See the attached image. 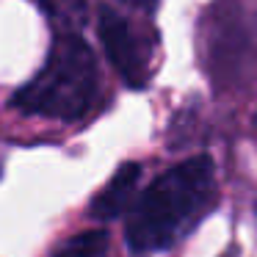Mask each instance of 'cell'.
Listing matches in <instances>:
<instances>
[{"label":"cell","mask_w":257,"mask_h":257,"mask_svg":"<svg viewBox=\"0 0 257 257\" xmlns=\"http://www.w3.org/2000/svg\"><path fill=\"white\" fill-rule=\"evenodd\" d=\"M141 177V166L139 163H124V166L116 169L108 185L94 196L91 202V218L94 221H113L119 218L124 210H127L130 199H133V191H136V183Z\"/></svg>","instance_id":"obj_4"},{"label":"cell","mask_w":257,"mask_h":257,"mask_svg":"<svg viewBox=\"0 0 257 257\" xmlns=\"http://www.w3.org/2000/svg\"><path fill=\"white\" fill-rule=\"evenodd\" d=\"M100 42L105 47L108 61L116 67L122 80L130 89H144L150 80L152 67H150V47L144 45L139 34L127 25L124 14H119L113 6L100 9V25H97Z\"/></svg>","instance_id":"obj_3"},{"label":"cell","mask_w":257,"mask_h":257,"mask_svg":"<svg viewBox=\"0 0 257 257\" xmlns=\"http://www.w3.org/2000/svg\"><path fill=\"white\" fill-rule=\"evenodd\" d=\"M56 257H108V235L102 229L80 232Z\"/></svg>","instance_id":"obj_6"},{"label":"cell","mask_w":257,"mask_h":257,"mask_svg":"<svg viewBox=\"0 0 257 257\" xmlns=\"http://www.w3.org/2000/svg\"><path fill=\"white\" fill-rule=\"evenodd\" d=\"M97 89L100 72L94 53L75 31H69L56 36L45 67L12 97V105L23 113L75 122L94 105Z\"/></svg>","instance_id":"obj_2"},{"label":"cell","mask_w":257,"mask_h":257,"mask_svg":"<svg viewBox=\"0 0 257 257\" xmlns=\"http://www.w3.org/2000/svg\"><path fill=\"white\" fill-rule=\"evenodd\" d=\"M122 3H127L133 9H141V12H150V14L158 9V0H122Z\"/></svg>","instance_id":"obj_7"},{"label":"cell","mask_w":257,"mask_h":257,"mask_svg":"<svg viewBox=\"0 0 257 257\" xmlns=\"http://www.w3.org/2000/svg\"><path fill=\"white\" fill-rule=\"evenodd\" d=\"M56 25H61V34L80 28L86 23V0H34Z\"/></svg>","instance_id":"obj_5"},{"label":"cell","mask_w":257,"mask_h":257,"mask_svg":"<svg viewBox=\"0 0 257 257\" xmlns=\"http://www.w3.org/2000/svg\"><path fill=\"white\" fill-rule=\"evenodd\" d=\"M213 161L207 155L188 158L166 169L141 194L127 221V246L139 254L161 251L210 207L213 202Z\"/></svg>","instance_id":"obj_1"}]
</instances>
